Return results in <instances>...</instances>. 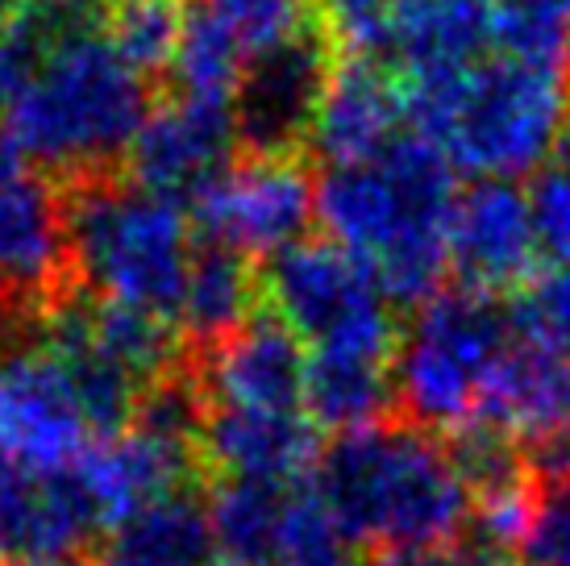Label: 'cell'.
<instances>
[{"label": "cell", "mask_w": 570, "mask_h": 566, "mask_svg": "<svg viewBox=\"0 0 570 566\" xmlns=\"http://www.w3.org/2000/svg\"><path fill=\"white\" fill-rule=\"evenodd\" d=\"M495 50L491 0H409L392 59L409 84H429L479 64Z\"/></svg>", "instance_id": "obj_20"}, {"label": "cell", "mask_w": 570, "mask_h": 566, "mask_svg": "<svg viewBox=\"0 0 570 566\" xmlns=\"http://www.w3.org/2000/svg\"><path fill=\"white\" fill-rule=\"evenodd\" d=\"M292 491H296V484L222 479L217 496L208 500V517H213V541L225 550V558L275 566Z\"/></svg>", "instance_id": "obj_24"}, {"label": "cell", "mask_w": 570, "mask_h": 566, "mask_svg": "<svg viewBox=\"0 0 570 566\" xmlns=\"http://www.w3.org/2000/svg\"><path fill=\"white\" fill-rule=\"evenodd\" d=\"M380 566H400V563H380Z\"/></svg>", "instance_id": "obj_38"}, {"label": "cell", "mask_w": 570, "mask_h": 566, "mask_svg": "<svg viewBox=\"0 0 570 566\" xmlns=\"http://www.w3.org/2000/svg\"><path fill=\"white\" fill-rule=\"evenodd\" d=\"M409 117L454 172L475 179L538 175L570 129V71L491 50L445 79L409 84Z\"/></svg>", "instance_id": "obj_4"}, {"label": "cell", "mask_w": 570, "mask_h": 566, "mask_svg": "<svg viewBox=\"0 0 570 566\" xmlns=\"http://www.w3.org/2000/svg\"><path fill=\"white\" fill-rule=\"evenodd\" d=\"M67 201L0 142V296L42 313L67 296Z\"/></svg>", "instance_id": "obj_10"}, {"label": "cell", "mask_w": 570, "mask_h": 566, "mask_svg": "<svg viewBox=\"0 0 570 566\" xmlns=\"http://www.w3.org/2000/svg\"><path fill=\"white\" fill-rule=\"evenodd\" d=\"M495 50L570 71V0H491Z\"/></svg>", "instance_id": "obj_27"}, {"label": "cell", "mask_w": 570, "mask_h": 566, "mask_svg": "<svg viewBox=\"0 0 570 566\" xmlns=\"http://www.w3.org/2000/svg\"><path fill=\"white\" fill-rule=\"evenodd\" d=\"M179 0H109V38L142 79L171 71L184 33Z\"/></svg>", "instance_id": "obj_26"}, {"label": "cell", "mask_w": 570, "mask_h": 566, "mask_svg": "<svg viewBox=\"0 0 570 566\" xmlns=\"http://www.w3.org/2000/svg\"><path fill=\"white\" fill-rule=\"evenodd\" d=\"M4 4H9V0H0V9H4Z\"/></svg>", "instance_id": "obj_39"}, {"label": "cell", "mask_w": 570, "mask_h": 566, "mask_svg": "<svg viewBox=\"0 0 570 566\" xmlns=\"http://www.w3.org/2000/svg\"><path fill=\"white\" fill-rule=\"evenodd\" d=\"M67 201V258L92 300L175 325L196 237L188 208L134 179L92 175Z\"/></svg>", "instance_id": "obj_5"}, {"label": "cell", "mask_w": 570, "mask_h": 566, "mask_svg": "<svg viewBox=\"0 0 570 566\" xmlns=\"http://www.w3.org/2000/svg\"><path fill=\"white\" fill-rule=\"evenodd\" d=\"M330 71V47L317 33L254 55L234 92V126L250 155H292L308 138Z\"/></svg>", "instance_id": "obj_12"}, {"label": "cell", "mask_w": 570, "mask_h": 566, "mask_svg": "<svg viewBox=\"0 0 570 566\" xmlns=\"http://www.w3.org/2000/svg\"><path fill=\"white\" fill-rule=\"evenodd\" d=\"M275 566H363V558L321 508L313 488H296L287 504Z\"/></svg>", "instance_id": "obj_30"}, {"label": "cell", "mask_w": 570, "mask_h": 566, "mask_svg": "<svg viewBox=\"0 0 570 566\" xmlns=\"http://www.w3.org/2000/svg\"><path fill=\"white\" fill-rule=\"evenodd\" d=\"M409 92L387 64L346 59L333 64L308 142L330 167L371 163L392 150L409 129Z\"/></svg>", "instance_id": "obj_17"}, {"label": "cell", "mask_w": 570, "mask_h": 566, "mask_svg": "<svg viewBox=\"0 0 570 566\" xmlns=\"http://www.w3.org/2000/svg\"><path fill=\"white\" fill-rule=\"evenodd\" d=\"M538 258L529 201L517 184L475 179L459 192L450 217V267L471 292L495 296L504 287H524Z\"/></svg>", "instance_id": "obj_16"}, {"label": "cell", "mask_w": 570, "mask_h": 566, "mask_svg": "<svg viewBox=\"0 0 570 566\" xmlns=\"http://www.w3.org/2000/svg\"><path fill=\"white\" fill-rule=\"evenodd\" d=\"M404 9H409V0H404Z\"/></svg>", "instance_id": "obj_42"}, {"label": "cell", "mask_w": 570, "mask_h": 566, "mask_svg": "<svg viewBox=\"0 0 570 566\" xmlns=\"http://www.w3.org/2000/svg\"><path fill=\"white\" fill-rule=\"evenodd\" d=\"M246 64H250V59L242 55V47L217 26V21H208L200 9H191V13L184 17L179 50H175V59H171L175 96L234 109V92H238Z\"/></svg>", "instance_id": "obj_25"}, {"label": "cell", "mask_w": 570, "mask_h": 566, "mask_svg": "<svg viewBox=\"0 0 570 566\" xmlns=\"http://www.w3.org/2000/svg\"><path fill=\"white\" fill-rule=\"evenodd\" d=\"M213 546L205 491L188 488L112 525L100 541V566H208Z\"/></svg>", "instance_id": "obj_21"}, {"label": "cell", "mask_w": 570, "mask_h": 566, "mask_svg": "<svg viewBox=\"0 0 570 566\" xmlns=\"http://www.w3.org/2000/svg\"><path fill=\"white\" fill-rule=\"evenodd\" d=\"M313 496L354 550L380 563L416 558L466 537L471 496L445 446L412 424H371L342 433L317 458Z\"/></svg>", "instance_id": "obj_3"}, {"label": "cell", "mask_w": 570, "mask_h": 566, "mask_svg": "<svg viewBox=\"0 0 570 566\" xmlns=\"http://www.w3.org/2000/svg\"><path fill=\"white\" fill-rule=\"evenodd\" d=\"M538 254L570 271V158H550L524 192Z\"/></svg>", "instance_id": "obj_32"}, {"label": "cell", "mask_w": 570, "mask_h": 566, "mask_svg": "<svg viewBox=\"0 0 570 566\" xmlns=\"http://www.w3.org/2000/svg\"><path fill=\"white\" fill-rule=\"evenodd\" d=\"M9 313H13V304L0 296V354H4V338H9Z\"/></svg>", "instance_id": "obj_35"}, {"label": "cell", "mask_w": 570, "mask_h": 566, "mask_svg": "<svg viewBox=\"0 0 570 566\" xmlns=\"http://www.w3.org/2000/svg\"><path fill=\"white\" fill-rule=\"evenodd\" d=\"M471 421L500 429L524 450L558 441L570 429V359L512 333L508 350L491 367Z\"/></svg>", "instance_id": "obj_19"}, {"label": "cell", "mask_w": 570, "mask_h": 566, "mask_svg": "<svg viewBox=\"0 0 570 566\" xmlns=\"http://www.w3.org/2000/svg\"><path fill=\"white\" fill-rule=\"evenodd\" d=\"M71 475H76L83 500L100 525V537L146 504L163 500L171 491L200 488L208 479L196 446L159 438L150 429H138V424L121 429L117 438L96 441L71 467Z\"/></svg>", "instance_id": "obj_13"}, {"label": "cell", "mask_w": 570, "mask_h": 566, "mask_svg": "<svg viewBox=\"0 0 570 566\" xmlns=\"http://www.w3.org/2000/svg\"><path fill=\"white\" fill-rule=\"evenodd\" d=\"M254 296H258V280L250 271V258L213 242L196 246L179 313H175V330L179 338H188V354L217 347L222 338L242 330L254 316Z\"/></svg>", "instance_id": "obj_22"}, {"label": "cell", "mask_w": 570, "mask_h": 566, "mask_svg": "<svg viewBox=\"0 0 570 566\" xmlns=\"http://www.w3.org/2000/svg\"><path fill=\"white\" fill-rule=\"evenodd\" d=\"M92 508L71 471L0 462V566H59L96 541Z\"/></svg>", "instance_id": "obj_15"}, {"label": "cell", "mask_w": 570, "mask_h": 566, "mask_svg": "<svg viewBox=\"0 0 570 566\" xmlns=\"http://www.w3.org/2000/svg\"><path fill=\"white\" fill-rule=\"evenodd\" d=\"M208 566H254V563H238V558H213Z\"/></svg>", "instance_id": "obj_36"}, {"label": "cell", "mask_w": 570, "mask_h": 566, "mask_svg": "<svg viewBox=\"0 0 570 566\" xmlns=\"http://www.w3.org/2000/svg\"><path fill=\"white\" fill-rule=\"evenodd\" d=\"M59 566H100V563H88V558H67V563H59Z\"/></svg>", "instance_id": "obj_37"}, {"label": "cell", "mask_w": 570, "mask_h": 566, "mask_svg": "<svg viewBox=\"0 0 570 566\" xmlns=\"http://www.w3.org/2000/svg\"><path fill=\"white\" fill-rule=\"evenodd\" d=\"M508 321L521 342L558 350L570 359V271L550 267L524 283L508 309Z\"/></svg>", "instance_id": "obj_31"}, {"label": "cell", "mask_w": 570, "mask_h": 566, "mask_svg": "<svg viewBox=\"0 0 570 566\" xmlns=\"http://www.w3.org/2000/svg\"><path fill=\"white\" fill-rule=\"evenodd\" d=\"M512 342L508 313L483 292L459 287L429 296L392 354V396L404 424L454 433L475 417L491 367Z\"/></svg>", "instance_id": "obj_6"}, {"label": "cell", "mask_w": 570, "mask_h": 566, "mask_svg": "<svg viewBox=\"0 0 570 566\" xmlns=\"http://www.w3.org/2000/svg\"><path fill=\"white\" fill-rule=\"evenodd\" d=\"M234 142H238L234 109L171 96L159 109L146 113L142 129L129 146L134 184L171 196L179 205L196 201L229 167Z\"/></svg>", "instance_id": "obj_14"}, {"label": "cell", "mask_w": 570, "mask_h": 566, "mask_svg": "<svg viewBox=\"0 0 570 566\" xmlns=\"http://www.w3.org/2000/svg\"><path fill=\"white\" fill-rule=\"evenodd\" d=\"M567 446H570V429H567Z\"/></svg>", "instance_id": "obj_40"}, {"label": "cell", "mask_w": 570, "mask_h": 566, "mask_svg": "<svg viewBox=\"0 0 570 566\" xmlns=\"http://www.w3.org/2000/svg\"><path fill=\"white\" fill-rule=\"evenodd\" d=\"M508 566H521V563H508Z\"/></svg>", "instance_id": "obj_41"}, {"label": "cell", "mask_w": 570, "mask_h": 566, "mask_svg": "<svg viewBox=\"0 0 570 566\" xmlns=\"http://www.w3.org/2000/svg\"><path fill=\"white\" fill-rule=\"evenodd\" d=\"M325 26V47H337L346 59L380 64L392 59L404 17V0H313Z\"/></svg>", "instance_id": "obj_29"}, {"label": "cell", "mask_w": 570, "mask_h": 566, "mask_svg": "<svg viewBox=\"0 0 570 566\" xmlns=\"http://www.w3.org/2000/svg\"><path fill=\"white\" fill-rule=\"evenodd\" d=\"M191 217L213 246L242 258H275L304 242L317 217V188L296 155H250L229 163L191 201Z\"/></svg>", "instance_id": "obj_8"}, {"label": "cell", "mask_w": 570, "mask_h": 566, "mask_svg": "<svg viewBox=\"0 0 570 566\" xmlns=\"http://www.w3.org/2000/svg\"><path fill=\"white\" fill-rule=\"evenodd\" d=\"M96 446L76 379L47 342L0 354V462L26 471H71Z\"/></svg>", "instance_id": "obj_9"}, {"label": "cell", "mask_w": 570, "mask_h": 566, "mask_svg": "<svg viewBox=\"0 0 570 566\" xmlns=\"http://www.w3.org/2000/svg\"><path fill=\"white\" fill-rule=\"evenodd\" d=\"M508 558L500 546H491L483 537H459L450 546H438L429 554H416V558H400V566H508Z\"/></svg>", "instance_id": "obj_34"}, {"label": "cell", "mask_w": 570, "mask_h": 566, "mask_svg": "<svg viewBox=\"0 0 570 566\" xmlns=\"http://www.w3.org/2000/svg\"><path fill=\"white\" fill-rule=\"evenodd\" d=\"M200 13L217 21L246 59H254L308 33L313 0H200Z\"/></svg>", "instance_id": "obj_28"}, {"label": "cell", "mask_w": 570, "mask_h": 566, "mask_svg": "<svg viewBox=\"0 0 570 566\" xmlns=\"http://www.w3.org/2000/svg\"><path fill=\"white\" fill-rule=\"evenodd\" d=\"M317 429L304 412H258L205 404L200 462L208 479L296 484L317 462Z\"/></svg>", "instance_id": "obj_18"}, {"label": "cell", "mask_w": 570, "mask_h": 566, "mask_svg": "<svg viewBox=\"0 0 570 566\" xmlns=\"http://www.w3.org/2000/svg\"><path fill=\"white\" fill-rule=\"evenodd\" d=\"M271 316L313 354L392 367L400 342L396 304L375 275L333 242H296L263 275Z\"/></svg>", "instance_id": "obj_7"}, {"label": "cell", "mask_w": 570, "mask_h": 566, "mask_svg": "<svg viewBox=\"0 0 570 566\" xmlns=\"http://www.w3.org/2000/svg\"><path fill=\"white\" fill-rule=\"evenodd\" d=\"M521 546L529 566H570V475L538 479Z\"/></svg>", "instance_id": "obj_33"}, {"label": "cell", "mask_w": 570, "mask_h": 566, "mask_svg": "<svg viewBox=\"0 0 570 566\" xmlns=\"http://www.w3.org/2000/svg\"><path fill=\"white\" fill-rule=\"evenodd\" d=\"M454 167L416 129L371 163L330 167L317 217L333 246L358 258L392 304H425L450 271Z\"/></svg>", "instance_id": "obj_2"}, {"label": "cell", "mask_w": 570, "mask_h": 566, "mask_svg": "<svg viewBox=\"0 0 570 566\" xmlns=\"http://www.w3.org/2000/svg\"><path fill=\"white\" fill-rule=\"evenodd\" d=\"M392 367L337 354H308L304 367V417L313 429H330L333 438L383 424L392 409Z\"/></svg>", "instance_id": "obj_23"}, {"label": "cell", "mask_w": 570, "mask_h": 566, "mask_svg": "<svg viewBox=\"0 0 570 566\" xmlns=\"http://www.w3.org/2000/svg\"><path fill=\"white\" fill-rule=\"evenodd\" d=\"M146 113V79L109 38V0L0 9V142L21 163L92 179L129 155Z\"/></svg>", "instance_id": "obj_1"}, {"label": "cell", "mask_w": 570, "mask_h": 566, "mask_svg": "<svg viewBox=\"0 0 570 566\" xmlns=\"http://www.w3.org/2000/svg\"><path fill=\"white\" fill-rule=\"evenodd\" d=\"M205 404L258 412H304L308 354L271 313H254L217 347L184 359Z\"/></svg>", "instance_id": "obj_11"}]
</instances>
